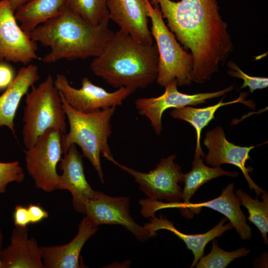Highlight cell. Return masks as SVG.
I'll return each mask as SVG.
<instances>
[{"mask_svg":"<svg viewBox=\"0 0 268 268\" xmlns=\"http://www.w3.org/2000/svg\"><path fill=\"white\" fill-rule=\"evenodd\" d=\"M167 27L191 51L192 81L203 83L218 71L233 50L217 0H157Z\"/></svg>","mask_w":268,"mask_h":268,"instance_id":"1","label":"cell"},{"mask_svg":"<svg viewBox=\"0 0 268 268\" xmlns=\"http://www.w3.org/2000/svg\"><path fill=\"white\" fill-rule=\"evenodd\" d=\"M109 20L108 17L99 24L93 25L67 5L61 13L37 26L30 36L35 42L50 48L51 51L42 58L45 63L95 58L114 33L109 28Z\"/></svg>","mask_w":268,"mask_h":268,"instance_id":"2","label":"cell"},{"mask_svg":"<svg viewBox=\"0 0 268 268\" xmlns=\"http://www.w3.org/2000/svg\"><path fill=\"white\" fill-rule=\"evenodd\" d=\"M158 61L156 44L138 43L119 31L90 67L95 75L112 87H126L134 92L156 80Z\"/></svg>","mask_w":268,"mask_h":268,"instance_id":"3","label":"cell"},{"mask_svg":"<svg viewBox=\"0 0 268 268\" xmlns=\"http://www.w3.org/2000/svg\"><path fill=\"white\" fill-rule=\"evenodd\" d=\"M60 94L69 126V132L62 137L63 154L71 144L78 145L82 150V156L90 162L104 184L100 155L102 153L105 158L112 156L108 140L112 134L111 120L116 107L87 113L80 112L69 105Z\"/></svg>","mask_w":268,"mask_h":268,"instance_id":"4","label":"cell"},{"mask_svg":"<svg viewBox=\"0 0 268 268\" xmlns=\"http://www.w3.org/2000/svg\"><path fill=\"white\" fill-rule=\"evenodd\" d=\"M31 88L26 94L23 116L22 140L26 149L33 147L39 136L48 129L63 134L67 132L66 114L52 75Z\"/></svg>","mask_w":268,"mask_h":268,"instance_id":"5","label":"cell"},{"mask_svg":"<svg viewBox=\"0 0 268 268\" xmlns=\"http://www.w3.org/2000/svg\"><path fill=\"white\" fill-rule=\"evenodd\" d=\"M151 20V33L158 53L156 82L165 87L175 81L180 86L192 83L194 60L191 54L184 50L175 35L165 24L159 5L148 3Z\"/></svg>","mask_w":268,"mask_h":268,"instance_id":"6","label":"cell"},{"mask_svg":"<svg viewBox=\"0 0 268 268\" xmlns=\"http://www.w3.org/2000/svg\"><path fill=\"white\" fill-rule=\"evenodd\" d=\"M173 154L161 158L155 169L148 173L137 171L122 165L112 156H107L110 161L120 168L132 175L139 184L140 190L151 201L165 200L169 203L181 202L182 189L179 183L184 182V173L181 167L174 160Z\"/></svg>","mask_w":268,"mask_h":268,"instance_id":"7","label":"cell"},{"mask_svg":"<svg viewBox=\"0 0 268 268\" xmlns=\"http://www.w3.org/2000/svg\"><path fill=\"white\" fill-rule=\"evenodd\" d=\"M63 134L56 129H48L39 136L33 147L24 151L28 174L36 188L46 192L57 190L59 175L56 168L63 154Z\"/></svg>","mask_w":268,"mask_h":268,"instance_id":"8","label":"cell"},{"mask_svg":"<svg viewBox=\"0 0 268 268\" xmlns=\"http://www.w3.org/2000/svg\"><path fill=\"white\" fill-rule=\"evenodd\" d=\"M54 83L67 103L75 110L91 113L120 106L133 91L126 87H121L113 92L93 84L88 77L81 80V87L76 89L69 83L63 74L56 75Z\"/></svg>","mask_w":268,"mask_h":268,"instance_id":"9","label":"cell"},{"mask_svg":"<svg viewBox=\"0 0 268 268\" xmlns=\"http://www.w3.org/2000/svg\"><path fill=\"white\" fill-rule=\"evenodd\" d=\"M177 86L176 81H174L165 87V90L161 95L157 97L138 98L134 102L139 114L150 121L157 135H160L163 130L162 117L166 110L197 106L206 103L207 100L224 95L234 89V85H232L215 92L188 94L179 92Z\"/></svg>","mask_w":268,"mask_h":268,"instance_id":"10","label":"cell"},{"mask_svg":"<svg viewBox=\"0 0 268 268\" xmlns=\"http://www.w3.org/2000/svg\"><path fill=\"white\" fill-rule=\"evenodd\" d=\"M130 199L111 197L98 191L94 199L85 202V213L97 226L104 224L121 225L131 232L140 242L150 238L147 230L137 224L131 216Z\"/></svg>","mask_w":268,"mask_h":268,"instance_id":"11","label":"cell"},{"mask_svg":"<svg viewBox=\"0 0 268 268\" xmlns=\"http://www.w3.org/2000/svg\"><path fill=\"white\" fill-rule=\"evenodd\" d=\"M9 1L0 0V62L20 63L24 65L40 58L37 45L17 23Z\"/></svg>","mask_w":268,"mask_h":268,"instance_id":"12","label":"cell"},{"mask_svg":"<svg viewBox=\"0 0 268 268\" xmlns=\"http://www.w3.org/2000/svg\"><path fill=\"white\" fill-rule=\"evenodd\" d=\"M203 144L208 150L204 157L207 165L212 167H220L223 164L236 166L242 171L250 190H254L257 197L266 192L250 177L249 172H251L253 169L246 166L247 161L251 159L250 152L256 146H241L229 141L223 129L220 126L206 133Z\"/></svg>","mask_w":268,"mask_h":268,"instance_id":"13","label":"cell"},{"mask_svg":"<svg viewBox=\"0 0 268 268\" xmlns=\"http://www.w3.org/2000/svg\"><path fill=\"white\" fill-rule=\"evenodd\" d=\"M149 0H107L110 20L120 31L138 43L151 45L154 39L148 27Z\"/></svg>","mask_w":268,"mask_h":268,"instance_id":"14","label":"cell"},{"mask_svg":"<svg viewBox=\"0 0 268 268\" xmlns=\"http://www.w3.org/2000/svg\"><path fill=\"white\" fill-rule=\"evenodd\" d=\"M234 184H228L220 195L212 200L200 203H184L166 202L165 208H179L182 215L191 217L194 213L198 214L203 207L210 208L223 214L230 220L243 240H250L252 236L251 228L246 222V216L240 208V200L234 192Z\"/></svg>","mask_w":268,"mask_h":268,"instance_id":"15","label":"cell"},{"mask_svg":"<svg viewBox=\"0 0 268 268\" xmlns=\"http://www.w3.org/2000/svg\"><path fill=\"white\" fill-rule=\"evenodd\" d=\"M64 154L59 164L63 173L59 176L57 189L68 191L72 197L73 209L84 214L85 202L94 199L98 191L91 188L86 179L82 156L76 144H71Z\"/></svg>","mask_w":268,"mask_h":268,"instance_id":"16","label":"cell"},{"mask_svg":"<svg viewBox=\"0 0 268 268\" xmlns=\"http://www.w3.org/2000/svg\"><path fill=\"white\" fill-rule=\"evenodd\" d=\"M78 233L69 243L64 245L41 246V253L45 268H79V256L85 243L98 230L87 216L78 226Z\"/></svg>","mask_w":268,"mask_h":268,"instance_id":"17","label":"cell"},{"mask_svg":"<svg viewBox=\"0 0 268 268\" xmlns=\"http://www.w3.org/2000/svg\"><path fill=\"white\" fill-rule=\"evenodd\" d=\"M0 261L1 268H45L40 247L34 238H29L27 227L15 226Z\"/></svg>","mask_w":268,"mask_h":268,"instance_id":"18","label":"cell"},{"mask_svg":"<svg viewBox=\"0 0 268 268\" xmlns=\"http://www.w3.org/2000/svg\"><path fill=\"white\" fill-rule=\"evenodd\" d=\"M39 78L36 65L30 64L23 67L0 96V127H7L14 135H15L14 120L20 102Z\"/></svg>","mask_w":268,"mask_h":268,"instance_id":"19","label":"cell"},{"mask_svg":"<svg viewBox=\"0 0 268 268\" xmlns=\"http://www.w3.org/2000/svg\"><path fill=\"white\" fill-rule=\"evenodd\" d=\"M151 218L150 222L144 225L150 237H154L157 231L162 229L173 232L184 241L188 249L192 251L194 258L191 268L194 267L200 259L203 256L205 247L208 242L220 236L224 232L231 229L233 227L230 222L224 225L227 220V218L225 217L222 218L216 226L204 233L187 234L178 230L171 221L163 218L162 215L160 217L153 216Z\"/></svg>","mask_w":268,"mask_h":268,"instance_id":"20","label":"cell"},{"mask_svg":"<svg viewBox=\"0 0 268 268\" xmlns=\"http://www.w3.org/2000/svg\"><path fill=\"white\" fill-rule=\"evenodd\" d=\"M67 0H28L14 12L23 31L30 35L39 25L60 13L67 7Z\"/></svg>","mask_w":268,"mask_h":268,"instance_id":"21","label":"cell"},{"mask_svg":"<svg viewBox=\"0 0 268 268\" xmlns=\"http://www.w3.org/2000/svg\"><path fill=\"white\" fill-rule=\"evenodd\" d=\"M248 93L241 94L238 98L231 101L224 102L223 97L217 104L205 108H195L187 106L184 107L176 108L172 110L170 115L174 119L184 120L190 124L195 129L197 135V142L195 155L205 157L200 143L201 135L202 129L207 126L209 122L215 118L214 114L216 111L221 107L241 103L246 105L251 108H254L253 102L245 101V98Z\"/></svg>","mask_w":268,"mask_h":268,"instance_id":"22","label":"cell"},{"mask_svg":"<svg viewBox=\"0 0 268 268\" xmlns=\"http://www.w3.org/2000/svg\"><path fill=\"white\" fill-rule=\"evenodd\" d=\"M203 159L201 156L194 154L191 170L184 174L185 186L182 197L184 203L190 202L197 191L209 181L222 176L235 177L238 175L237 172L225 171L220 167H208L203 162Z\"/></svg>","mask_w":268,"mask_h":268,"instance_id":"23","label":"cell"},{"mask_svg":"<svg viewBox=\"0 0 268 268\" xmlns=\"http://www.w3.org/2000/svg\"><path fill=\"white\" fill-rule=\"evenodd\" d=\"M240 200L241 205L248 210V219L253 223L260 231L263 241L266 245L268 243V194L265 192L261 195L262 201L254 199L241 189L235 192Z\"/></svg>","mask_w":268,"mask_h":268,"instance_id":"24","label":"cell"},{"mask_svg":"<svg viewBox=\"0 0 268 268\" xmlns=\"http://www.w3.org/2000/svg\"><path fill=\"white\" fill-rule=\"evenodd\" d=\"M107 0H67V7L91 24L97 25L109 17Z\"/></svg>","mask_w":268,"mask_h":268,"instance_id":"25","label":"cell"},{"mask_svg":"<svg viewBox=\"0 0 268 268\" xmlns=\"http://www.w3.org/2000/svg\"><path fill=\"white\" fill-rule=\"evenodd\" d=\"M250 251L243 247L228 252L220 248L216 240H213L210 253L202 256L195 266L197 268H224L234 260L247 255Z\"/></svg>","mask_w":268,"mask_h":268,"instance_id":"26","label":"cell"},{"mask_svg":"<svg viewBox=\"0 0 268 268\" xmlns=\"http://www.w3.org/2000/svg\"><path fill=\"white\" fill-rule=\"evenodd\" d=\"M24 178L23 169L18 161L0 162V194L5 193L7 186L10 183H21Z\"/></svg>","mask_w":268,"mask_h":268,"instance_id":"27","label":"cell"},{"mask_svg":"<svg viewBox=\"0 0 268 268\" xmlns=\"http://www.w3.org/2000/svg\"><path fill=\"white\" fill-rule=\"evenodd\" d=\"M229 70L228 74L233 77L243 80V84L240 89L248 87L251 93L257 89H262L268 86V78L264 77L250 76L244 72L233 62L227 63Z\"/></svg>","mask_w":268,"mask_h":268,"instance_id":"28","label":"cell"},{"mask_svg":"<svg viewBox=\"0 0 268 268\" xmlns=\"http://www.w3.org/2000/svg\"><path fill=\"white\" fill-rule=\"evenodd\" d=\"M13 218L15 226L27 227L31 223V218L28 208L21 205H17L13 212Z\"/></svg>","mask_w":268,"mask_h":268,"instance_id":"29","label":"cell"},{"mask_svg":"<svg viewBox=\"0 0 268 268\" xmlns=\"http://www.w3.org/2000/svg\"><path fill=\"white\" fill-rule=\"evenodd\" d=\"M14 77L12 68L7 64L0 63V89L7 88Z\"/></svg>","mask_w":268,"mask_h":268,"instance_id":"30","label":"cell"},{"mask_svg":"<svg viewBox=\"0 0 268 268\" xmlns=\"http://www.w3.org/2000/svg\"><path fill=\"white\" fill-rule=\"evenodd\" d=\"M27 208L30 216L31 223L40 222L49 216L48 213L39 205L30 203Z\"/></svg>","mask_w":268,"mask_h":268,"instance_id":"31","label":"cell"},{"mask_svg":"<svg viewBox=\"0 0 268 268\" xmlns=\"http://www.w3.org/2000/svg\"><path fill=\"white\" fill-rule=\"evenodd\" d=\"M14 12L20 6L24 4L28 0H8Z\"/></svg>","mask_w":268,"mask_h":268,"instance_id":"32","label":"cell"},{"mask_svg":"<svg viewBox=\"0 0 268 268\" xmlns=\"http://www.w3.org/2000/svg\"><path fill=\"white\" fill-rule=\"evenodd\" d=\"M2 240H3V234L1 231V229L0 228V253L1 251V247H2ZM0 268H1V263L0 261Z\"/></svg>","mask_w":268,"mask_h":268,"instance_id":"33","label":"cell"},{"mask_svg":"<svg viewBox=\"0 0 268 268\" xmlns=\"http://www.w3.org/2000/svg\"><path fill=\"white\" fill-rule=\"evenodd\" d=\"M157 0H150L149 1L153 6H155L158 5Z\"/></svg>","mask_w":268,"mask_h":268,"instance_id":"34","label":"cell"},{"mask_svg":"<svg viewBox=\"0 0 268 268\" xmlns=\"http://www.w3.org/2000/svg\"><path fill=\"white\" fill-rule=\"evenodd\" d=\"M141 200H140V201H139V203L140 204V202H141ZM140 212H141V215H142L143 216L145 217V216H143V214H142V213H141V210H140Z\"/></svg>","mask_w":268,"mask_h":268,"instance_id":"35","label":"cell"}]
</instances>
